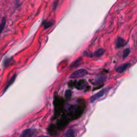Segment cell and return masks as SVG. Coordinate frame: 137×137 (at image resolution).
<instances>
[{
    "instance_id": "cell-9",
    "label": "cell",
    "mask_w": 137,
    "mask_h": 137,
    "mask_svg": "<svg viewBox=\"0 0 137 137\" xmlns=\"http://www.w3.org/2000/svg\"><path fill=\"white\" fill-rule=\"evenodd\" d=\"M54 22L53 21H49V22L43 21V25L44 29H47L52 26L54 25Z\"/></svg>"
},
{
    "instance_id": "cell-4",
    "label": "cell",
    "mask_w": 137,
    "mask_h": 137,
    "mask_svg": "<svg viewBox=\"0 0 137 137\" xmlns=\"http://www.w3.org/2000/svg\"><path fill=\"white\" fill-rule=\"evenodd\" d=\"M37 130L35 129H28L24 130L22 134V136L31 137L37 135Z\"/></svg>"
},
{
    "instance_id": "cell-7",
    "label": "cell",
    "mask_w": 137,
    "mask_h": 137,
    "mask_svg": "<svg viewBox=\"0 0 137 137\" xmlns=\"http://www.w3.org/2000/svg\"><path fill=\"white\" fill-rule=\"evenodd\" d=\"M16 74H14L12 77L10 79V80L8 81V82L7 83V84H6V87H5L4 89V90H3V93L4 92H6V90L8 89V88L10 87V86L14 82V80L15 79H16Z\"/></svg>"
},
{
    "instance_id": "cell-6",
    "label": "cell",
    "mask_w": 137,
    "mask_h": 137,
    "mask_svg": "<svg viewBox=\"0 0 137 137\" xmlns=\"http://www.w3.org/2000/svg\"><path fill=\"white\" fill-rule=\"evenodd\" d=\"M115 43H116V48H120L121 47L124 46L126 43V42L125 41V40L123 39L122 38L118 37L116 39Z\"/></svg>"
},
{
    "instance_id": "cell-15",
    "label": "cell",
    "mask_w": 137,
    "mask_h": 137,
    "mask_svg": "<svg viewBox=\"0 0 137 137\" xmlns=\"http://www.w3.org/2000/svg\"><path fill=\"white\" fill-rule=\"evenodd\" d=\"M58 0H55V1L53 3V10H55V9H56L58 5Z\"/></svg>"
},
{
    "instance_id": "cell-14",
    "label": "cell",
    "mask_w": 137,
    "mask_h": 137,
    "mask_svg": "<svg viewBox=\"0 0 137 137\" xmlns=\"http://www.w3.org/2000/svg\"><path fill=\"white\" fill-rule=\"evenodd\" d=\"M72 94L71 90H67L65 92V97L66 98H70Z\"/></svg>"
},
{
    "instance_id": "cell-12",
    "label": "cell",
    "mask_w": 137,
    "mask_h": 137,
    "mask_svg": "<svg viewBox=\"0 0 137 137\" xmlns=\"http://www.w3.org/2000/svg\"><path fill=\"white\" fill-rule=\"evenodd\" d=\"M130 50L129 49H125L123 51V58H126L127 57H128V55L130 54Z\"/></svg>"
},
{
    "instance_id": "cell-1",
    "label": "cell",
    "mask_w": 137,
    "mask_h": 137,
    "mask_svg": "<svg viewBox=\"0 0 137 137\" xmlns=\"http://www.w3.org/2000/svg\"><path fill=\"white\" fill-rule=\"evenodd\" d=\"M88 71L86 69H80L74 71L70 75V78L71 79H76L83 77L84 76L87 75Z\"/></svg>"
},
{
    "instance_id": "cell-5",
    "label": "cell",
    "mask_w": 137,
    "mask_h": 137,
    "mask_svg": "<svg viewBox=\"0 0 137 137\" xmlns=\"http://www.w3.org/2000/svg\"><path fill=\"white\" fill-rule=\"evenodd\" d=\"M130 65H131V64H130V63H125L123 64H121L116 69V71L119 73H122L125 70H126L130 67Z\"/></svg>"
},
{
    "instance_id": "cell-10",
    "label": "cell",
    "mask_w": 137,
    "mask_h": 137,
    "mask_svg": "<svg viewBox=\"0 0 137 137\" xmlns=\"http://www.w3.org/2000/svg\"><path fill=\"white\" fill-rule=\"evenodd\" d=\"M65 136H75V132L74 131L73 129H70L66 132L65 134Z\"/></svg>"
},
{
    "instance_id": "cell-3",
    "label": "cell",
    "mask_w": 137,
    "mask_h": 137,
    "mask_svg": "<svg viewBox=\"0 0 137 137\" xmlns=\"http://www.w3.org/2000/svg\"><path fill=\"white\" fill-rule=\"evenodd\" d=\"M105 53V50L102 48H100L97 50H96L94 53H89L87 52H85L84 53V55L86 56L89 57H100L103 55Z\"/></svg>"
},
{
    "instance_id": "cell-13",
    "label": "cell",
    "mask_w": 137,
    "mask_h": 137,
    "mask_svg": "<svg viewBox=\"0 0 137 137\" xmlns=\"http://www.w3.org/2000/svg\"><path fill=\"white\" fill-rule=\"evenodd\" d=\"M6 23V18H5V17H3L2 19L1 22V32L3 31V30L5 27Z\"/></svg>"
},
{
    "instance_id": "cell-11",
    "label": "cell",
    "mask_w": 137,
    "mask_h": 137,
    "mask_svg": "<svg viewBox=\"0 0 137 137\" xmlns=\"http://www.w3.org/2000/svg\"><path fill=\"white\" fill-rule=\"evenodd\" d=\"M12 60V58H8L7 59H5L4 60L3 65L4 66V67H8V66L10 64Z\"/></svg>"
},
{
    "instance_id": "cell-8",
    "label": "cell",
    "mask_w": 137,
    "mask_h": 137,
    "mask_svg": "<svg viewBox=\"0 0 137 137\" xmlns=\"http://www.w3.org/2000/svg\"><path fill=\"white\" fill-rule=\"evenodd\" d=\"M87 85V83L85 80H80L78 83L76 88L78 89H84Z\"/></svg>"
},
{
    "instance_id": "cell-2",
    "label": "cell",
    "mask_w": 137,
    "mask_h": 137,
    "mask_svg": "<svg viewBox=\"0 0 137 137\" xmlns=\"http://www.w3.org/2000/svg\"><path fill=\"white\" fill-rule=\"evenodd\" d=\"M108 90V88H104V89H103L102 90H101L100 91H99V92L98 93H97L96 94H94V95H93L92 97L90 98V101L91 103H93V102H94V101H96L97 100H98L99 98L102 97V96L107 92V91Z\"/></svg>"
}]
</instances>
